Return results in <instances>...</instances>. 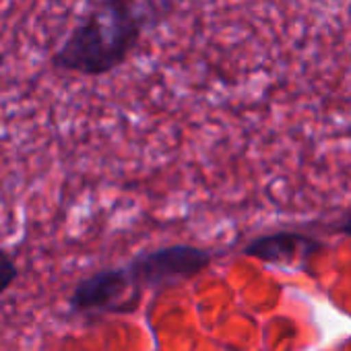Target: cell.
I'll return each mask as SVG.
<instances>
[{"label": "cell", "instance_id": "cell-6", "mask_svg": "<svg viewBox=\"0 0 351 351\" xmlns=\"http://www.w3.org/2000/svg\"><path fill=\"white\" fill-rule=\"evenodd\" d=\"M337 232L345 234V236H351V215H347L339 226H337Z\"/></svg>", "mask_w": 351, "mask_h": 351}, {"label": "cell", "instance_id": "cell-3", "mask_svg": "<svg viewBox=\"0 0 351 351\" xmlns=\"http://www.w3.org/2000/svg\"><path fill=\"white\" fill-rule=\"evenodd\" d=\"M134 287L128 269H104L81 279L69 295L73 312H110L122 310L126 295ZM136 289V287H134Z\"/></svg>", "mask_w": 351, "mask_h": 351}, {"label": "cell", "instance_id": "cell-2", "mask_svg": "<svg viewBox=\"0 0 351 351\" xmlns=\"http://www.w3.org/2000/svg\"><path fill=\"white\" fill-rule=\"evenodd\" d=\"M211 265V252L197 246H167L136 256L126 269L134 287H153L178 279H189Z\"/></svg>", "mask_w": 351, "mask_h": 351}, {"label": "cell", "instance_id": "cell-1", "mask_svg": "<svg viewBox=\"0 0 351 351\" xmlns=\"http://www.w3.org/2000/svg\"><path fill=\"white\" fill-rule=\"evenodd\" d=\"M153 19L149 0H97L54 50L52 69L79 77H106L136 50Z\"/></svg>", "mask_w": 351, "mask_h": 351}, {"label": "cell", "instance_id": "cell-5", "mask_svg": "<svg viewBox=\"0 0 351 351\" xmlns=\"http://www.w3.org/2000/svg\"><path fill=\"white\" fill-rule=\"evenodd\" d=\"M19 275L21 271L15 256L5 246H0V295H5L17 283Z\"/></svg>", "mask_w": 351, "mask_h": 351}, {"label": "cell", "instance_id": "cell-4", "mask_svg": "<svg viewBox=\"0 0 351 351\" xmlns=\"http://www.w3.org/2000/svg\"><path fill=\"white\" fill-rule=\"evenodd\" d=\"M318 248H322V244L316 238L295 232H277L252 240L244 248V254L265 263H279V261H291L298 256L314 254Z\"/></svg>", "mask_w": 351, "mask_h": 351}]
</instances>
